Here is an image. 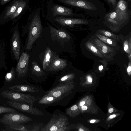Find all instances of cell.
Returning a JSON list of instances; mask_svg holds the SVG:
<instances>
[{"label": "cell", "mask_w": 131, "mask_h": 131, "mask_svg": "<svg viewBox=\"0 0 131 131\" xmlns=\"http://www.w3.org/2000/svg\"><path fill=\"white\" fill-rule=\"evenodd\" d=\"M30 57L28 54L24 51L20 55L15 67L18 78L25 77L28 72Z\"/></svg>", "instance_id": "10"}, {"label": "cell", "mask_w": 131, "mask_h": 131, "mask_svg": "<svg viewBox=\"0 0 131 131\" xmlns=\"http://www.w3.org/2000/svg\"><path fill=\"white\" fill-rule=\"evenodd\" d=\"M128 1H129L130 2H131V0H128Z\"/></svg>", "instance_id": "46"}, {"label": "cell", "mask_w": 131, "mask_h": 131, "mask_svg": "<svg viewBox=\"0 0 131 131\" xmlns=\"http://www.w3.org/2000/svg\"><path fill=\"white\" fill-rule=\"evenodd\" d=\"M102 51L104 53H107V48L106 46L104 45L103 46L102 49Z\"/></svg>", "instance_id": "31"}, {"label": "cell", "mask_w": 131, "mask_h": 131, "mask_svg": "<svg viewBox=\"0 0 131 131\" xmlns=\"http://www.w3.org/2000/svg\"><path fill=\"white\" fill-rule=\"evenodd\" d=\"M131 70V67L130 65L129 64V65L128 66L127 68V71L129 74V73H130V71Z\"/></svg>", "instance_id": "35"}, {"label": "cell", "mask_w": 131, "mask_h": 131, "mask_svg": "<svg viewBox=\"0 0 131 131\" xmlns=\"http://www.w3.org/2000/svg\"><path fill=\"white\" fill-rule=\"evenodd\" d=\"M68 124V118L65 116L53 115L45 127L41 129L40 130L56 131L59 128L67 126Z\"/></svg>", "instance_id": "9"}, {"label": "cell", "mask_w": 131, "mask_h": 131, "mask_svg": "<svg viewBox=\"0 0 131 131\" xmlns=\"http://www.w3.org/2000/svg\"><path fill=\"white\" fill-rule=\"evenodd\" d=\"M15 67H12L5 77V79L7 82H10L13 81L15 78L16 74Z\"/></svg>", "instance_id": "22"}, {"label": "cell", "mask_w": 131, "mask_h": 131, "mask_svg": "<svg viewBox=\"0 0 131 131\" xmlns=\"http://www.w3.org/2000/svg\"><path fill=\"white\" fill-rule=\"evenodd\" d=\"M73 75L72 73L68 74L62 77L59 81L60 82H69L73 78Z\"/></svg>", "instance_id": "25"}, {"label": "cell", "mask_w": 131, "mask_h": 131, "mask_svg": "<svg viewBox=\"0 0 131 131\" xmlns=\"http://www.w3.org/2000/svg\"><path fill=\"white\" fill-rule=\"evenodd\" d=\"M6 103L14 108L20 111L36 115H43L44 114L37 107H33L32 105L10 100Z\"/></svg>", "instance_id": "12"}, {"label": "cell", "mask_w": 131, "mask_h": 131, "mask_svg": "<svg viewBox=\"0 0 131 131\" xmlns=\"http://www.w3.org/2000/svg\"><path fill=\"white\" fill-rule=\"evenodd\" d=\"M50 30L51 37L54 41L61 42H67L70 40L71 37L66 31L62 29H57L47 23Z\"/></svg>", "instance_id": "15"}, {"label": "cell", "mask_w": 131, "mask_h": 131, "mask_svg": "<svg viewBox=\"0 0 131 131\" xmlns=\"http://www.w3.org/2000/svg\"><path fill=\"white\" fill-rule=\"evenodd\" d=\"M32 66L31 68V70L32 74L38 77L42 76L45 75V73L40 67L36 62H32Z\"/></svg>", "instance_id": "21"}, {"label": "cell", "mask_w": 131, "mask_h": 131, "mask_svg": "<svg viewBox=\"0 0 131 131\" xmlns=\"http://www.w3.org/2000/svg\"><path fill=\"white\" fill-rule=\"evenodd\" d=\"M79 131H84V130L82 128H79L78 130Z\"/></svg>", "instance_id": "44"}, {"label": "cell", "mask_w": 131, "mask_h": 131, "mask_svg": "<svg viewBox=\"0 0 131 131\" xmlns=\"http://www.w3.org/2000/svg\"><path fill=\"white\" fill-rule=\"evenodd\" d=\"M113 109L112 108H110L108 110V112L110 113H111L113 112Z\"/></svg>", "instance_id": "39"}, {"label": "cell", "mask_w": 131, "mask_h": 131, "mask_svg": "<svg viewBox=\"0 0 131 131\" xmlns=\"http://www.w3.org/2000/svg\"><path fill=\"white\" fill-rule=\"evenodd\" d=\"M9 127L11 129H13V130L30 131V130L27 129L25 126L21 125Z\"/></svg>", "instance_id": "26"}, {"label": "cell", "mask_w": 131, "mask_h": 131, "mask_svg": "<svg viewBox=\"0 0 131 131\" xmlns=\"http://www.w3.org/2000/svg\"><path fill=\"white\" fill-rule=\"evenodd\" d=\"M9 89L18 92L36 93L39 91V90L32 86L27 85H17L9 87Z\"/></svg>", "instance_id": "17"}, {"label": "cell", "mask_w": 131, "mask_h": 131, "mask_svg": "<svg viewBox=\"0 0 131 131\" xmlns=\"http://www.w3.org/2000/svg\"><path fill=\"white\" fill-rule=\"evenodd\" d=\"M131 15L127 2L126 0H119L115 8L106 13L103 17L108 22L117 25L129 20Z\"/></svg>", "instance_id": "3"}, {"label": "cell", "mask_w": 131, "mask_h": 131, "mask_svg": "<svg viewBox=\"0 0 131 131\" xmlns=\"http://www.w3.org/2000/svg\"><path fill=\"white\" fill-rule=\"evenodd\" d=\"M11 30L12 32L10 38V53L12 59L17 62L24 50L21 40L18 23L12 28Z\"/></svg>", "instance_id": "5"}, {"label": "cell", "mask_w": 131, "mask_h": 131, "mask_svg": "<svg viewBox=\"0 0 131 131\" xmlns=\"http://www.w3.org/2000/svg\"><path fill=\"white\" fill-rule=\"evenodd\" d=\"M78 109V106L76 105H74L66 109V113L67 115H69L70 117H72L74 114L75 111H76Z\"/></svg>", "instance_id": "24"}, {"label": "cell", "mask_w": 131, "mask_h": 131, "mask_svg": "<svg viewBox=\"0 0 131 131\" xmlns=\"http://www.w3.org/2000/svg\"><path fill=\"white\" fill-rule=\"evenodd\" d=\"M116 116V115L115 114L112 115H111L110 116V118H113L114 117H115Z\"/></svg>", "instance_id": "41"}, {"label": "cell", "mask_w": 131, "mask_h": 131, "mask_svg": "<svg viewBox=\"0 0 131 131\" xmlns=\"http://www.w3.org/2000/svg\"><path fill=\"white\" fill-rule=\"evenodd\" d=\"M1 94L4 97L10 100L32 105L40 98L30 94H25L12 90H4Z\"/></svg>", "instance_id": "6"}, {"label": "cell", "mask_w": 131, "mask_h": 131, "mask_svg": "<svg viewBox=\"0 0 131 131\" xmlns=\"http://www.w3.org/2000/svg\"><path fill=\"white\" fill-rule=\"evenodd\" d=\"M12 0H0V4L2 6H3Z\"/></svg>", "instance_id": "30"}, {"label": "cell", "mask_w": 131, "mask_h": 131, "mask_svg": "<svg viewBox=\"0 0 131 131\" xmlns=\"http://www.w3.org/2000/svg\"><path fill=\"white\" fill-rule=\"evenodd\" d=\"M95 120L93 119L91 120L90 121V122L91 123H93L95 122Z\"/></svg>", "instance_id": "43"}, {"label": "cell", "mask_w": 131, "mask_h": 131, "mask_svg": "<svg viewBox=\"0 0 131 131\" xmlns=\"http://www.w3.org/2000/svg\"><path fill=\"white\" fill-rule=\"evenodd\" d=\"M32 121V118L17 112L6 113L0 119V123L9 126H14Z\"/></svg>", "instance_id": "7"}, {"label": "cell", "mask_w": 131, "mask_h": 131, "mask_svg": "<svg viewBox=\"0 0 131 131\" xmlns=\"http://www.w3.org/2000/svg\"><path fill=\"white\" fill-rule=\"evenodd\" d=\"M85 104V102L84 101L81 102L80 103L79 105L80 106H83Z\"/></svg>", "instance_id": "38"}, {"label": "cell", "mask_w": 131, "mask_h": 131, "mask_svg": "<svg viewBox=\"0 0 131 131\" xmlns=\"http://www.w3.org/2000/svg\"><path fill=\"white\" fill-rule=\"evenodd\" d=\"M104 35L110 37L111 36L112 34L110 32L107 31H106L104 32Z\"/></svg>", "instance_id": "34"}, {"label": "cell", "mask_w": 131, "mask_h": 131, "mask_svg": "<svg viewBox=\"0 0 131 131\" xmlns=\"http://www.w3.org/2000/svg\"><path fill=\"white\" fill-rule=\"evenodd\" d=\"M1 35V29H0V36Z\"/></svg>", "instance_id": "45"}, {"label": "cell", "mask_w": 131, "mask_h": 131, "mask_svg": "<svg viewBox=\"0 0 131 131\" xmlns=\"http://www.w3.org/2000/svg\"><path fill=\"white\" fill-rule=\"evenodd\" d=\"M41 9L37 8L29 14L27 24L24 27L23 33L28 32V35L24 50L30 51L33 43L39 37L42 32L43 26L41 18Z\"/></svg>", "instance_id": "2"}, {"label": "cell", "mask_w": 131, "mask_h": 131, "mask_svg": "<svg viewBox=\"0 0 131 131\" xmlns=\"http://www.w3.org/2000/svg\"><path fill=\"white\" fill-rule=\"evenodd\" d=\"M77 17H68L58 16L48 21L55 24L66 27H72L75 25L89 23V20Z\"/></svg>", "instance_id": "8"}, {"label": "cell", "mask_w": 131, "mask_h": 131, "mask_svg": "<svg viewBox=\"0 0 131 131\" xmlns=\"http://www.w3.org/2000/svg\"><path fill=\"white\" fill-rule=\"evenodd\" d=\"M88 81L89 82H92V79L91 78H89L88 79Z\"/></svg>", "instance_id": "42"}, {"label": "cell", "mask_w": 131, "mask_h": 131, "mask_svg": "<svg viewBox=\"0 0 131 131\" xmlns=\"http://www.w3.org/2000/svg\"><path fill=\"white\" fill-rule=\"evenodd\" d=\"M69 128L67 126H64L58 129L56 131H68L69 130Z\"/></svg>", "instance_id": "29"}, {"label": "cell", "mask_w": 131, "mask_h": 131, "mask_svg": "<svg viewBox=\"0 0 131 131\" xmlns=\"http://www.w3.org/2000/svg\"><path fill=\"white\" fill-rule=\"evenodd\" d=\"M6 52L4 44L0 41V68L4 66L6 60Z\"/></svg>", "instance_id": "20"}, {"label": "cell", "mask_w": 131, "mask_h": 131, "mask_svg": "<svg viewBox=\"0 0 131 131\" xmlns=\"http://www.w3.org/2000/svg\"><path fill=\"white\" fill-rule=\"evenodd\" d=\"M88 47L89 48L92 52L96 53H97V50L95 47L93 45H90Z\"/></svg>", "instance_id": "28"}, {"label": "cell", "mask_w": 131, "mask_h": 131, "mask_svg": "<svg viewBox=\"0 0 131 131\" xmlns=\"http://www.w3.org/2000/svg\"><path fill=\"white\" fill-rule=\"evenodd\" d=\"M109 5L112 10L114 9L117 4L116 0H104Z\"/></svg>", "instance_id": "27"}, {"label": "cell", "mask_w": 131, "mask_h": 131, "mask_svg": "<svg viewBox=\"0 0 131 131\" xmlns=\"http://www.w3.org/2000/svg\"><path fill=\"white\" fill-rule=\"evenodd\" d=\"M38 100L39 103L44 104H50L59 100L52 96L45 94Z\"/></svg>", "instance_id": "19"}, {"label": "cell", "mask_w": 131, "mask_h": 131, "mask_svg": "<svg viewBox=\"0 0 131 131\" xmlns=\"http://www.w3.org/2000/svg\"><path fill=\"white\" fill-rule=\"evenodd\" d=\"M82 11L90 17H103L106 13L104 4L99 0H55Z\"/></svg>", "instance_id": "1"}, {"label": "cell", "mask_w": 131, "mask_h": 131, "mask_svg": "<svg viewBox=\"0 0 131 131\" xmlns=\"http://www.w3.org/2000/svg\"><path fill=\"white\" fill-rule=\"evenodd\" d=\"M124 46V50L125 51H126L128 48V46L127 44V41H126L125 42Z\"/></svg>", "instance_id": "32"}, {"label": "cell", "mask_w": 131, "mask_h": 131, "mask_svg": "<svg viewBox=\"0 0 131 131\" xmlns=\"http://www.w3.org/2000/svg\"><path fill=\"white\" fill-rule=\"evenodd\" d=\"M72 88V85L70 82H65L57 86L46 92L45 94L51 96L59 100L66 95Z\"/></svg>", "instance_id": "11"}, {"label": "cell", "mask_w": 131, "mask_h": 131, "mask_svg": "<svg viewBox=\"0 0 131 131\" xmlns=\"http://www.w3.org/2000/svg\"><path fill=\"white\" fill-rule=\"evenodd\" d=\"M107 43L109 44H111L112 43V41L110 39H108L107 40Z\"/></svg>", "instance_id": "36"}, {"label": "cell", "mask_w": 131, "mask_h": 131, "mask_svg": "<svg viewBox=\"0 0 131 131\" xmlns=\"http://www.w3.org/2000/svg\"><path fill=\"white\" fill-rule=\"evenodd\" d=\"M103 68V67L102 65L100 66H99V69L100 70H102Z\"/></svg>", "instance_id": "40"}, {"label": "cell", "mask_w": 131, "mask_h": 131, "mask_svg": "<svg viewBox=\"0 0 131 131\" xmlns=\"http://www.w3.org/2000/svg\"><path fill=\"white\" fill-rule=\"evenodd\" d=\"M81 107V108L82 110H86L88 108L86 106H83Z\"/></svg>", "instance_id": "37"}, {"label": "cell", "mask_w": 131, "mask_h": 131, "mask_svg": "<svg viewBox=\"0 0 131 131\" xmlns=\"http://www.w3.org/2000/svg\"><path fill=\"white\" fill-rule=\"evenodd\" d=\"M39 129V126H36L34 127L33 129L30 130V131H39L40 130Z\"/></svg>", "instance_id": "33"}, {"label": "cell", "mask_w": 131, "mask_h": 131, "mask_svg": "<svg viewBox=\"0 0 131 131\" xmlns=\"http://www.w3.org/2000/svg\"><path fill=\"white\" fill-rule=\"evenodd\" d=\"M58 16L68 17H84L82 14L75 13L71 9L55 4L53 0H49L47 3V19L49 20Z\"/></svg>", "instance_id": "4"}, {"label": "cell", "mask_w": 131, "mask_h": 131, "mask_svg": "<svg viewBox=\"0 0 131 131\" xmlns=\"http://www.w3.org/2000/svg\"><path fill=\"white\" fill-rule=\"evenodd\" d=\"M52 54V52L50 49L49 47L47 48L45 50L42 64L43 68L44 70H46L49 66Z\"/></svg>", "instance_id": "18"}, {"label": "cell", "mask_w": 131, "mask_h": 131, "mask_svg": "<svg viewBox=\"0 0 131 131\" xmlns=\"http://www.w3.org/2000/svg\"><path fill=\"white\" fill-rule=\"evenodd\" d=\"M67 66L66 60L61 59L58 56L52 54L47 70L50 72L60 71L65 69Z\"/></svg>", "instance_id": "16"}, {"label": "cell", "mask_w": 131, "mask_h": 131, "mask_svg": "<svg viewBox=\"0 0 131 131\" xmlns=\"http://www.w3.org/2000/svg\"><path fill=\"white\" fill-rule=\"evenodd\" d=\"M20 0H13L4 10L0 15V24L3 25L9 21L11 16L15 11Z\"/></svg>", "instance_id": "13"}, {"label": "cell", "mask_w": 131, "mask_h": 131, "mask_svg": "<svg viewBox=\"0 0 131 131\" xmlns=\"http://www.w3.org/2000/svg\"><path fill=\"white\" fill-rule=\"evenodd\" d=\"M29 0H20L16 9L11 16L9 21H12V25L20 19L29 8Z\"/></svg>", "instance_id": "14"}, {"label": "cell", "mask_w": 131, "mask_h": 131, "mask_svg": "<svg viewBox=\"0 0 131 131\" xmlns=\"http://www.w3.org/2000/svg\"><path fill=\"white\" fill-rule=\"evenodd\" d=\"M16 112L17 111L14 108L0 106V114Z\"/></svg>", "instance_id": "23"}]
</instances>
